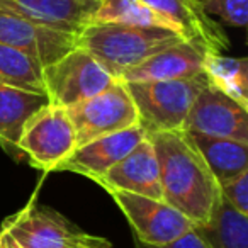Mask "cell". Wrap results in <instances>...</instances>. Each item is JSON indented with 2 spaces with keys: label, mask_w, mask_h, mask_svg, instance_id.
<instances>
[{
  "label": "cell",
  "mask_w": 248,
  "mask_h": 248,
  "mask_svg": "<svg viewBox=\"0 0 248 248\" xmlns=\"http://www.w3.org/2000/svg\"><path fill=\"white\" fill-rule=\"evenodd\" d=\"M109 194L131 224L138 243L162 247L184 236L194 228L192 221L163 201L121 190H112Z\"/></svg>",
  "instance_id": "obj_7"
},
{
  "label": "cell",
  "mask_w": 248,
  "mask_h": 248,
  "mask_svg": "<svg viewBox=\"0 0 248 248\" xmlns=\"http://www.w3.org/2000/svg\"><path fill=\"white\" fill-rule=\"evenodd\" d=\"M207 83V77L201 73L189 80L128 82L124 85L135 102L138 124L150 136L155 133L184 131L190 107Z\"/></svg>",
  "instance_id": "obj_3"
},
{
  "label": "cell",
  "mask_w": 248,
  "mask_h": 248,
  "mask_svg": "<svg viewBox=\"0 0 248 248\" xmlns=\"http://www.w3.org/2000/svg\"><path fill=\"white\" fill-rule=\"evenodd\" d=\"M100 0H0V9L36 24L78 36Z\"/></svg>",
  "instance_id": "obj_14"
},
{
  "label": "cell",
  "mask_w": 248,
  "mask_h": 248,
  "mask_svg": "<svg viewBox=\"0 0 248 248\" xmlns=\"http://www.w3.org/2000/svg\"><path fill=\"white\" fill-rule=\"evenodd\" d=\"M145 138L146 133L140 124L124 131L100 136L85 145L77 146V150L60 167V170H68V172L87 177L93 182H99L110 167L123 160Z\"/></svg>",
  "instance_id": "obj_11"
},
{
  "label": "cell",
  "mask_w": 248,
  "mask_h": 248,
  "mask_svg": "<svg viewBox=\"0 0 248 248\" xmlns=\"http://www.w3.org/2000/svg\"><path fill=\"white\" fill-rule=\"evenodd\" d=\"M211 248H248V216L241 214L219 196L209 221L194 226Z\"/></svg>",
  "instance_id": "obj_18"
},
{
  "label": "cell",
  "mask_w": 248,
  "mask_h": 248,
  "mask_svg": "<svg viewBox=\"0 0 248 248\" xmlns=\"http://www.w3.org/2000/svg\"><path fill=\"white\" fill-rule=\"evenodd\" d=\"M160 169L163 202L182 213L194 226L209 221L219 199V186L186 131L150 135Z\"/></svg>",
  "instance_id": "obj_1"
},
{
  "label": "cell",
  "mask_w": 248,
  "mask_h": 248,
  "mask_svg": "<svg viewBox=\"0 0 248 248\" xmlns=\"http://www.w3.org/2000/svg\"><path fill=\"white\" fill-rule=\"evenodd\" d=\"M136 247L138 248H211L199 234L196 233V230H190L189 233H186L184 236L177 238L175 241L169 245H162V247H150V245H143V243H138L136 241Z\"/></svg>",
  "instance_id": "obj_24"
},
{
  "label": "cell",
  "mask_w": 248,
  "mask_h": 248,
  "mask_svg": "<svg viewBox=\"0 0 248 248\" xmlns=\"http://www.w3.org/2000/svg\"><path fill=\"white\" fill-rule=\"evenodd\" d=\"M165 16L179 28L186 41L194 43L204 53L223 55L230 48V39L219 24L201 7L199 0H141Z\"/></svg>",
  "instance_id": "obj_13"
},
{
  "label": "cell",
  "mask_w": 248,
  "mask_h": 248,
  "mask_svg": "<svg viewBox=\"0 0 248 248\" xmlns=\"http://www.w3.org/2000/svg\"><path fill=\"white\" fill-rule=\"evenodd\" d=\"M0 83L45 93L43 66L26 53L0 43Z\"/></svg>",
  "instance_id": "obj_21"
},
{
  "label": "cell",
  "mask_w": 248,
  "mask_h": 248,
  "mask_svg": "<svg viewBox=\"0 0 248 248\" xmlns=\"http://www.w3.org/2000/svg\"><path fill=\"white\" fill-rule=\"evenodd\" d=\"M211 19L217 17L231 28H245L248 22V0H199Z\"/></svg>",
  "instance_id": "obj_22"
},
{
  "label": "cell",
  "mask_w": 248,
  "mask_h": 248,
  "mask_svg": "<svg viewBox=\"0 0 248 248\" xmlns=\"http://www.w3.org/2000/svg\"><path fill=\"white\" fill-rule=\"evenodd\" d=\"M77 135V146L138 124V112L128 89L117 80L109 89L66 109Z\"/></svg>",
  "instance_id": "obj_6"
},
{
  "label": "cell",
  "mask_w": 248,
  "mask_h": 248,
  "mask_svg": "<svg viewBox=\"0 0 248 248\" xmlns=\"http://www.w3.org/2000/svg\"><path fill=\"white\" fill-rule=\"evenodd\" d=\"M202 70L211 85L248 109V60L245 56L231 58L207 53Z\"/></svg>",
  "instance_id": "obj_20"
},
{
  "label": "cell",
  "mask_w": 248,
  "mask_h": 248,
  "mask_svg": "<svg viewBox=\"0 0 248 248\" xmlns=\"http://www.w3.org/2000/svg\"><path fill=\"white\" fill-rule=\"evenodd\" d=\"M204 56L206 53L194 43L180 41L126 70L119 80L124 83L189 80L204 73Z\"/></svg>",
  "instance_id": "obj_15"
},
{
  "label": "cell",
  "mask_w": 248,
  "mask_h": 248,
  "mask_svg": "<svg viewBox=\"0 0 248 248\" xmlns=\"http://www.w3.org/2000/svg\"><path fill=\"white\" fill-rule=\"evenodd\" d=\"M186 41L167 29L124 24H87L77 36V46L93 56L117 80L126 70L140 65L162 49Z\"/></svg>",
  "instance_id": "obj_2"
},
{
  "label": "cell",
  "mask_w": 248,
  "mask_h": 248,
  "mask_svg": "<svg viewBox=\"0 0 248 248\" xmlns=\"http://www.w3.org/2000/svg\"><path fill=\"white\" fill-rule=\"evenodd\" d=\"M97 184L102 186L107 192L121 190L163 201L158 160L148 136L123 160L110 167Z\"/></svg>",
  "instance_id": "obj_12"
},
{
  "label": "cell",
  "mask_w": 248,
  "mask_h": 248,
  "mask_svg": "<svg viewBox=\"0 0 248 248\" xmlns=\"http://www.w3.org/2000/svg\"><path fill=\"white\" fill-rule=\"evenodd\" d=\"M116 82V77L80 46L43 66V85L49 104L65 109L97 95Z\"/></svg>",
  "instance_id": "obj_4"
},
{
  "label": "cell",
  "mask_w": 248,
  "mask_h": 248,
  "mask_svg": "<svg viewBox=\"0 0 248 248\" xmlns=\"http://www.w3.org/2000/svg\"><path fill=\"white\" fill-rule=\"evenodd\" d=\"M2 233L19 248H78L83 231L58 211L31 202L2 223Z\"/></svg>",
  "instance_id": "obj_8"
},
{
  "label": "cell",
  "mask_w": 248,
  "mask_h": 248,
  "mask_svg": "<svg viewBox=\"0 0 248 248\" xmlns=\"http://www.w3.org/2000/svg\"><path fill=\"white\" fill-rule=\"evenodd\" d=\"M78 248H112V245L100 236H92V234L83 233L78 241Z\"/></svg>",
  "instance_id": "obj_25"
},
{
  "label": "cell",
  "mask_w": 248,
  "mask_h": 248,
  "mask_svg": "<svg viewBox=\"0 0 248 248\" xmlns=\"http://www.w3.org/2000/svg\"><path fill=\"white\" fill-rule=\"evenodd\" d=\"M2 240H4V234H2V231H0V248H2Z\"/></svg>",
  "instance_id": "obj_27"
},
{
  "label": "cell",
  "mask_w": 248,
  "mask_h": 248,
  "mask_svg": "<svg viewBox=\"0 0 248 248\" xmlns=\"http://www.w3.org/2000/svg\"><path fill=\"white\" fill-rule=\"evenodd\" d=\"M0 43L26 53L41 66H46L75 48L77 36L36 24L0 9Z\"/></svg>",
  "instance_id": "obj_10"
},
{
  "label": "cell",
  "mask_w": 248,
  "mask_h": 248,
  "mask_svg": "<svg viewBox=\"0 0 248 248\" xmlns=\"http://www.w3.org/2000/svg\"><path fill=\"white\" fill-rule=\"evenodd\" d=\"M17 150L36 169L60 170L77 150L75 128L65 107L48 104L39 109L26 123Z\"/></svg>",
  "instance_id": "obj_5"
},
{
  "label": "cell",
  "mask_w": 248,
  "mask_h": 248,
  "mask_svg": "<svg viewBox=\"0 0 248 248\" xmlns=\"http://www.w3.org/2000/svg\"><path fill=\"white\" fill-rule=\"evenodd\" d=\"M48 104L46 93H34L0 83V145L17 155V143L26 123Z\"/></svg>",
  "instance_id": "obj_16"
},
{
  "label": "cell",
  "mask_w": 248,
  "mask_h": 248,
  "mask_svg": "<svg viewBox=\"0 0 248 248\" xmlns=\"http://www.w3.org/2000/svg\"><path fill=\"white\" fill-rule=\"evenodd\" d=\"M2 234H4V233H2ZM2 248H19V247L11 240V238L4 234V240H2Z\"/></svg>",
  "instance_id": "obj_26"
},
{
  "label": "cell",
  "mask_w": 248,
  "mask_h": 248,
  "mask_svg": "<svg viewBox=\"0 0 248 248\" xmlns=\"http://www.w3.org/2000/svg\"><path fill=\"white\" fill-rule=\"evenodd\" d=\"M219 196L236 211L248 216V172L219 184Z\"/></svg>",
  "instance_id": "obj_23"
},
{
  "label": "cell",
  "mask_w": 248,
  "mask_h": 248,
  "mask_svg": "<svg viewBox=\"0 0 248 248\" xmlns=\"http://www.w3.org/2000/svg\"><path fill=\"white\" fill-rule=\"evenodd\" d=\"M217 186L248 172V143L187 133Z\"/></svg>",
  "instance_id": "obj_17"
},
{
  "label": "cell",
  "mask_w": 248,
  "mask_h": 248,
  "mask_svg": "<svg viewBox=\"0 0 248 248\" xmlns=\"http://www.w3.org/2000/svg\"><path fill=\"white\" fill-rule=\"evenodd\" d=\"M107 22L136 26V28L167 29L180 34L179 28L173 22H170L165 16L156 12L141 0H100L89 24H107Z\"/></svg>",
  "instance_id": "obj_19"
},
{
  "label": "cell",
  "mask_w": 248,
  "mask_h": 248,
  "mask_svg": "<svg viewBox=\"0 0 248 248\" xmlns=\"http://www.w3.org/2000/svg\"><path fill=\"white\" fill-rule=\"evenodd\" d=\"M184 131L248 143V109L207 83L190 107Z\"/></svg>",
  "instance_id": "obj_9"
}]
</instances>
